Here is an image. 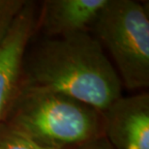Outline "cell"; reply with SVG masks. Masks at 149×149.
<instances>
[{
	"label": "cell",
	"instance_id": "2",
	"mask_svg": "<svg viewBox=\"0 0 149 149\" xmlns=\"http://www.w3.org/2000/svg\"><path fill=\"white\" fill-rule=\"evenodd\" d=\"M4 123L42 146L73 149L104 136L103 114L73 98L19 87Z\"/></svg>",
	"mask_w": 149,
	"mask_h": 149
},
{
	"label": "cell",
	"instance_id": "3",
	"mask_svg": "<svg viewBox=\"0 0 149 149\" xmlns=\"http://www.w3.org/2000/svg\"><path fill=\"white\" fill-rule=\"evenodd\" d=\"M92 29L116 65L122 85L130 90L149 86V17L135 0H108Z\"/></svg>",
	"mask_w": 149,
	"mask_h": 149
},
{
	"label": "cell",
	"instance_id": "8",
	"mask_svg": "<svg viewBox=\"0 0 149 149\" xmlns=\"http://www.w3.org/2000/svg\"><path fill=\"white\" fill-rule=\"evenodd\" d=\"M26 2V0H0V42Z\"/></svg>",
	"mask_w": 149,
	"mask_h": 149
},
{
	"label": "cell",
	"instance_id": "1",
	"mask_svg": "<svg viewBox=\"0 0 149 149\" xmlns=\"http://www.w3.org/2000/svg\"><path fill=\"white\" fill-rule=\"evenodd\" d=\"M19 87L71 97L103 112L122 96V82L90 32L47 38L26 50Z\"/></svg>",
	"mask_w": 149,
	"mask_h": 149
},
{
	"label": "cell",
	"instance_id": "6",
	"mask_svg": "<svg viewBox=\"0 0 149 149\" xmlns=\"http://www.w3.org/2000/svg\"><path fill=\"white\" fill-rule=\"evenodd\" d=\"M108 0H47L42 4L37 28L47 38L89 31Z\"/></svg>",
	"mask_w": 149,
	"mask_h": 149
},
{
	"label": "cell",
	"instance_id": "7",
	"mask_svg": "<svg viewBox=\"0 0 149 149\" xmlns=\"http://www.w3.org/2000/svg\"><path fill=\"white\" fill-rule=\"evenodd\" d=\"M0 149H52L36 143L4 122L0 123Z\"/></svg>",
	"mask_w": 149,
	"mask_h": 149
},
{
	"label": "cell",
	"instance_id": "9",
	"mask_svg": "<svg viewBox=\"0 0 149 149\" xmlns=\"http://www.w3.org/2000/svg\"><path fill=\"white\" fill-rule=\"evenodd\" d=\"M73 149H113L105 136H100L85 143H82Z\"/></svg>",
	"mask_w": 149,
	"mask_h": 149
},
{
	"label": "cell",
	"instance_id": "5",
	"mask_svg": "<svg viewBox=\"0 0 149 149\" xmlns=\"http://www.w3.org/2000/svg\"><path fill=\"white\" fill-rule=\"evenodd\" d=\"M103 114L104 136L113 149H149V94L120 96Z\"/></svg>",
	"mask_w": 149,
	"mask_h": 149
},
{
	"label": "cell",
	"instance_id": "4",
	"mask_svg": "<svg viewBox=\"0 0 149 149\" xmlns=\"http://www.w3.org/2000/svg\"><path fill=\"white\" fill-rule=\"evenodd\" d=\"M36 4L27 1L0 42V123L19 87L23 58L37 30Z\"/></svg>",
	"mask_w": 149,
	"mask_h": 149
}]
</instances>
